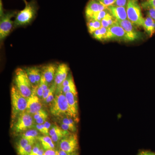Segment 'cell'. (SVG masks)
Returning <instances> with one entry per match:
<instances>
[{"label": "cell", "instance_id": "42", "mask_svg": "<svg viewBox=\"0 0 155 155\" xmlns=\"http://www.w3.org/2000/svg\"><path fill=\"white\" fill-rule=\"evenodd\" d=\"M58 155H79L78 152L73 153H68L59 149L58 150Z\"/></svg>", "mask_w": 155, "mask_h": 155}, {"label": "cell", "instance_id": "36", "mask_svg": "<svg viewBox=\"0 0 155 155\" xmlns=\"http://www.w3.org/2000/svg\"><path fill=\"white\" fill-rule=\"evenodd\" d=\"M128 0H116L114 4V5L118 7H123L126 8Z\"/></svg>", "mask_w": 155, "mask_h": 155}, {"label": "cell", "instance_id": "44", "mask_svg": "<svg viewBox=\"0 0 155 155\" xmlns=\"http://www.w3.org/2000/svg\"><path fill=\"white\" fill-rule=\"evenodd\" d=\"M51 90V86L49 87L48 88V89L47 90H46L44 92L43 95L42 99L44 101H45L46 99L47 98L48 95L49 94L50 91Z\"/></svg>", "mask_w": 155, "mask_h": 155}, {"label": "cell", "instance_id": "18", "mask_svg": "<svg viewBox=\"0 0 155 155\" xmlns=\"http://www.w3.org/2000/svg\"><path fill=\"white\" fill-rule=\"evenodd\" d=\"M142 26L150 37L153 36L155 32V22L151 18L148 16L145 18Z\"/></svg>", "mask_w": 155, "mask_h": 155}, {"label": "cell", "instance_id": "20", "mask_svg": "<svg viewBox=\"0 0 155 155\" xmlns=\"http://www.w3.org/2000/svg\"><path fill=\"white\" fill-rule=\"evenodd\" d=\"M39 131L36 129H30L21 134V137L31 142L36 141L40 136Z\"/></svg>", "mask_w": 155, "mask_h": 155}, {"label": "cell", "instance_id": "24", "mask_svg": "<svg viewBox=\"0 0 155 155\" xmlns=\"http://www.w3.org/2000/svg\"><path fill=\"white\" fill-rule=\"evenodd\" d=\"M26 72L28 79L34 87H37L38 85L37 84L35 73V67H28L24 69Z\"/></svg>", "mask_w": 155, "mask_h": 155}, {"label": "cell", "instance_id": "14", "mask_svg": "<svg viewBox=\"0 0 155 155\" xmlns=\"http://www.w3.org/2000/svg\"><path fill=\"white\" fill-rule=\"evenodd\" d=\"M71 133L70 131L64 130L57 125H52L49 131V135L55 145L58 144L62 139Z\"/></svg>", "mask_w": 155, "mask_h": 155}, {"label": "cell", "instance_id": "46", "mask_svg": "<svg viewBox=\"0 0 155 155\" xmlns=\"http://www.w3.org/2000/svg\"><path fill=\"white\" fill-rule=\"evenodd\" d=\"M22 1H23V2H24L25 3V4H26L27 3H28L27 2V1H26V0H22Z\"/></svg>", "mask_w": 155, "mask_h": 155}, {"label": "cell", "instance_id": "16", "mask_svg": "<svg viewBox=\"0 0 155 155\" xmlns=\"http://www.w3.org/2000/svg\"><path fill=\"white\" fill-rule=\"evenodd\" d=\"M110 14L116 20H123L127 19L126 8L118 7L112 5L107 7Z\"/></svg>", "mask_w": 155, "mask_h": 155}, {"label": "cell", "instance_id": "13", "mask_svg": "<svg viewBox=\"0 0 155 155\" xmlns=\"http://www.w3.org/2000/svg\"><path fill=\"white\" fill-rule=\"evenodd\" d=\"M107 8V7L102 4L99 0H90L85 9V15L88 19L97 12L104 11Z\"/></svg>", "mask_w": 155, "mask_h": 155}, {"label": "cell", "instance_id": "8", "mask_svg": "<svg viewBox=\"0 0 155 155\" xmlns=\"http://www.w3.org/2000/svg\"><path fill=\"white\" fill-rule=\"evenodd\" d=\"M58 145L59 149L67 152H78L79 146L77 134L71 133L66 136L61 140Z\"/></svg>", "mask_w": 155, "mask_h": 155}, {"label": "cell", "instance_id": "35", "mask_svg": "<svg viewBox=\"0 0 155 155\" xmlns=\"http://www.w3.org/2000/svg\"><path fill=\"white\" fill-rule=\"evenodd\" d=\"M48 115L47 113L44 110H43L41 109L40 110L38 111L35 114L32 115V117H33V119H34L35 121V120L38 119V118H40L41 116H45V115Z\"/></svg>", "mask_w": 155, "mask_h": 155}, {"label": "cell", "instance_id": "6", "mask_svg": "<svg viewBox=\"0 0 155 155\" xmlns=\"http://www.w3.org/2000/svg\"><path fill=\"white\" fill-rule=\"evenodd\" d=\"M127 19L134 26H142L144 21L141 8L137 1L128 0L127 7Z\"/></svg>", "mask_w": 155, "mask_h": 155}, {"label": "cell", "instance_id": "37", "mask_svg": "<svg viewBox=\"0 0 155 155\" xmlns=\"http://www.w3.org/2000/svg\"><path fill=\"white\" fill-rule=\"evenodd\" d=\"M40 84L41 85L44 91H45L48 89L51 85H50L46 81L45 79L41 75V80L40 83Z\"/></svg>", "mask_w": 155, "mask_h": 155}, {"label": "cell", "instance_id": "47", "mask_svg": "<svg viewBox=\"0 0 155 155\" xmlns=\"http://www.w3.org/2000/svg\"><path fill=\"white\" fill-rule=\"evenodd\" d=\"M134 1H137V0H134Z\"/></svg>", "mask_w": 155, "mask_h": 155}, {"label": "cell", "instance_id": "45", "mask_svg": "<svg viewBox=\"0 0 155 155\" xmlns=\"http://www.w3.org/2000/svg\"><path fill=\"white\" fill-rule=\"evenodd\" d=\"M139 155H155V153L149 151H143L140 153Z\"/></svg>", "mask_w": 155, "mask_h": 155}, {"label": "cell", "instance_id": "19", "mask_svg": "<svg viewBox=\"0 0 155 155\" xmlns=\"http://www.w3.org/2000/svg\"><path fill=\"white\" fill-rule=\"evenodd\" d=\"M38 140L40 142L45 150L55 149V144L48 135L40 136Z\"/></svg>", "mask_w": 155, "mask_h": 155}, {"label": "cell", "instance_id": "15", "mask_svg": "<svg viewBox=\"0 0 155 155\" xmlns=\"http://www.w3.org/2000/svg\"><path fill=\"white\" fill-rule=\"evenodd\" d=\"M69 68L67 64H61L58 65L55 76L54 83L57 87L63 83L69 74Z\"/></svg>", "mask_w": 155, "mask_h": 155}, {"label": "cell", "instance_id": "31", "mask_svg": "<svg viewBox=\"0 0 155 155\" xmlns=\"http://www.w3.org/2000/svg\"><path fill=\"white\" fill-rule=\"evenodd\" d=\"M141 6L143 8L146 10L150 8L155 9V0H147L142 3Z\"/></svg>", "mask_w": 155, "mask_h": 155}, {"label": "cell", "instance_id": "5", "mask_svg": "<svg viewBox=\"0 0 155 155\" xmlns=\"http://www.w3.org/2000/svg\"><path fill=\"white\" fill-rule=\"evenodd\" d=\"M17 12L16 11H9L4 13L1 12L0 21V40L2 41L8 36L14 28V21L11 19L16 17Z\"/></svg>", "mask_w": 155, "mask_h": 155}, {"label": "cell", "instance_id": "34", "mask_svg": "<svg viewBox=\"0 0 155 155\" xmlns=\"http://www.w3.org/2000/svg\"><path fill=\"white\" fill-rule=\"evenodd\" d=\"M35 80L38 85L40 83L41 78V69L38 67H35Z\"/></svg>", "mask_w": 155, "mask_h": 155}, {"label": "cell", "instance_id": "29", "mask_svg": "<svg viewBox=\"0 0 155 155\" xmlns=\"http://www.w3.org/2000/svg\"><path fill=\"white\" fill-rule=\"evenodd\" d=\"M56 88H57V85L54 82V83L51 85V91H50L47 98L45 101L46 103L49 104V103L52 102L55 96L54 95V94H55Z\"/></svg>", "mask_w": 155, "mask_h": 155}, {"label": "cell", "instance_id": "25", "mask_svg": "<svg viewBox=\"0 0 155 155\" xmlns=\"http://www.w3.org/2000/svg\"><path fill=\"white\" fill-rule=\"evenodd\" d=\"M31 142H32L29 141L26 139L21 137L16 143V150H17V153L21 151L24 148Z\"/></svg>", "mask_w": 155, "mask_h": 155}, {"label": "cell", "instance_id": "3", "mask_svg": "<svg viewBox=\"0 0 155 155\" xmlns=\"http://www.w3.org/2000/svg\"><path fill=\"white\" fill-rule=\"evenodd\" d=\"M14 84L21 94L26 98L31 95L34 87L28 79L24 69L18 68L15 72Z\"/></svg>", "mask_w": 155, "mask_h": 155}, {"label": "cell", "instance_id": "38", "mask_svg": "<svg viewBox=\"0 0 155 155\" xmlns=\"http://www.w3.org/2000/svg\"><path fill=\"white\" fill-rule=\"evenodd\" d=\"M147 10V16L151 18L155 22V9L150 8Z\"/></svg>", "mask_w": 155, "mask_h": 155}, {"label": "cell", "instance_id": "7", "mask_svg": "<svg viewBox=\"0 0 155 155\" xmlns=\"http://www.w3.org/2000/svg\"><path fill=\"white\" fill-rule=\"evenodd\" d=\"M35 125L32 115L26 110L17 117L14 125V130L16 133H22L34 127Z\"/></svg>", "mask_w": 155, "mask_h": 155}, {"label": "cell", "instance_id": "26", "mask_svg": "<svg viewBox=\"0 0 155 155\" xmlns=\"http://www.w3.org/2000/svg\"><path fill=\"white\" fill-rule=\"evenodd\" d=\"M109 13H110V12H109L108 9L107 8L105 9V10H104V11L97 12V13L92 15L91 17L89 19H87V20L93 19V20H96V21L101 22V20L106 17V15Z\"/></svg>", "mask_w": 155, "mask_h": 155}, {"label": "cell", "instance_id": "4", "mask_svg": "<svg viewBox=\"0 0 155 155\" xmlns=\"http://www.w3.org/2000/svg\"><path fill=\"white\" fill-rule=\"evenodd\" d=\"M11 100L12 104V118H17L19 114L26 110L27 98L23 96L15 85L11 88Z\"/></svg>", "mask_w": 155, "mask_h": 155}, {"label": "cell", "instance_id": "11", "mask_svg": "<svg viewBox=\"0 0 155 155\" xmlns=\"http://www.w3.org/2000/svg\"><path fill=\"white\" fill-rule=\"evenodd\" d=\"M116 22L124 29L125 32L127 33L129 41H133L138 38L139 34L138 31L134 27V25L128 19L116 20Z\"/></svg>", "mask_w": 155, "mask_h": 155}, {"label": "cell", "instance_id": "21", "mask_svg": "<svg viewBox=\"0 0 155 155\" xmlns=\"http://www.w3.org/2000/svg\"><path fill=\"white\" fill-rule=\"evenodd\" d=\"M108 33V28L101 27L96 31L92 35L94 38L100 41L106 40Z\"/></svg>", "mask_w": 155, "mask_h": 155}, {"label": "cell", "instance_id": "41", "mask_svg": "<svg viewBox=\"0 0 155 155\" xmlns=\"http://www.w3.org/2000/svg\"><path fill=\"white\" fill-rule=\"evenodd\" d=\"M99 1L107 7L114 5L116 2V0H99Z\"/></svg>", "mask_w": 155, "mask_h": 155}, {"label": "cell", "instance_id": "12", "mask_svg": "<svg viewBox=\"0 0 155 155\" xmlns=\"http://www.w3.org/2000/svg\"><path fill=\"white\" fill-rule=\"evenodd\" d=\"M58 66V64L53 63L45 65L41 68L42 76L50 85L54 83Z\"/></svg>", "mask_w": 155, "mask_h": 155}, {"label": "cell", "instance_id": "39", "mask_svg": "<svg viewBox=\"0 0 155 155\" xmlns=\"http://www.w3.org/2000/svg\"><path fill=\"white\" fill-rule=\"evenodd\" d=\"M44 91L42 87L40 84H39L38 86L37 87L36 89V94L37 95L39 98H42L43 95L44 94Z\"/></svg>", "mask_w": 155, "mask_h": 155}, {"label": "cell", "instance_id": "32", "mask_svg": "<svg viewBox=\"0 0 155 155\" xmlns=\"http://www.w3.org/2000/svg\"><path fill=\"white\" fill-rule=\"evenodd\" d=\"M34 128H35L37 130H38L39 132L44 134L45 135H49V131L46 130L44 124H35Z\"/></svg>", "mask_w": 155, "mask_h": 155}, {"label": "cell", "instance_id": "9", "mask_svg": "<svg viewBox=\"0 0 155 155\" xmlns=\"http://www.w3.org/2000/svg\"><path fill=\"white\" fill-rule=\"evenodd\" d=\"M115 39L123 41H129L127 33L117 22L108 28L107 39Z\"/></svg>", "mask_w": 155, "mask_h": 155}, {"label": "cell", "instance_id": "43", "mask_svg": "<svg viewBox=\"0 0 155 155\" xmlns=\"http://www.w3.org/2000/svg\"><path fill=\"white\" fill-rule=\"evenodd\" d=\"M43 155H58V150L55 149L45 150Z\"/></svg>", "mask_w": 155, "mask_h": 155}, {"label": "cell", "instance_id": "28", "mask_svg": "<svg viewBox=\"0 0 155 155\" xmlns=\"http://www.w3.org/2000/svg\"><path fill=\"white\" fill-rule=\"evenodd\" d=\"M69 92H72L75 93H77L74 81V82H72V83H70L69 85L63 87L60 90V91L57 94L63 93L64 94H65Z\"/></svg>", "mask_w": 155, "mask_h": 155}, {"label": "cell", "instance_id": "22", "mask_svg": "<svg viewBox=\"0 0 155 155\" xmlns=\"http://www.w3.org/2000/svg\"><path fill=\"white\" fill-rule=\"evenodd\" d=\"M87 28L89 33L92 35L96 31L102 27L101 23L100 21L96 20L89 19L87 20Z\"/></svg>", "mask_w": 155, "mask_h": 155}, {"label": "cell", "instance_id": "33", "mask_svg": "<svg viewBox=\"0 0 155 155\" xmlns=\"http://www.w3.org/2000/svg\"><path fill=\"white\" fill-rule=\"evenodd\" d=\"M41 147L42 145L40 142L38 140L34 144L32 150H31L30 155H36Z\"/></svg>", "mask_w": 155, "mask_h": 155}, {"label": "cell", "instance_id": "23", "mask_svg": "<svg viewBox=\"0 0 155 155\" xmlns=\"http://www.w3.org/2000/svg\"><path fill=\"white\" fill-rule=\"evenodd\" d=\"M116 22V19L114 18L110 13H108L106 17L101 21L102 27L109 28Z\"/></svg>", "mask_w": 155, "mask_h": 155}, {"label": "cell", "instance_id": "30", "mask_svg": "<svg viewBox=\"0 0 155 155\" xmlns=\"http://www.w3.org/2000/svg\"><path fill=\"white\" fill-rule=\"evenodd\" d=\"M37 141V140H36ZM30 143L20 152L18 153V155H30L32 150V148L35 142Z\"/></svg>", "mask_w": 155, "mask_h": 155}, {"label": "cell", "instance_id": "40", "mask_svg": "<svg viewBox=\"0 0 155 155\" xmlns=\"http://www.w3.org/2000/svg\"><path fill=\"white\" fill-rule=\"evenodd\" d=\"M48 117V115H45V116H41L38 119L35 120V121L37 124H43L47 121L46 119H47Z\"/></svg>", "mask_w": 155, "mask_h": 155}, {"label": "cell", "instance_id": "1", "mask_svg": "<svg viewBox=\"0 0 155 155\" xmlns=\"http://www.w3.org/2000/svg\"><path fill=\"white\" fill-rule=\"evenodd\" d=\"M51 114L56 117L69 116L77 118L72 113L65 95L63 93L55 94L50 108Z\"/></svg>", "mask_w": 155, "mask_h": 155}, {"label": "cell", "instance_id": "10", "mask_svg": "<svg viewBox=\"0 0 155 155\" xmlns=\"http://www.w3.org/2000/svg\"><path fill=\"white\" fill-rule=\"evenodd\" d=\"M34 87L31 95L27 98V107L26 111L33 115L38 111L42 109V104L40 101L39 98L36 94V89Z\"/></svg>", "mask_w": 155, "mask_h": 155}, {"label": "cell", "instance_id": "27", "mask_svg": "<svg viewBox=\"0 0 155 155\" xmlns=\"http://www.w3.org/2000/svg\"><path fill=\"white\" fill-rule=\"evenodd\" d=\"M60 118H61V119H60V123L69 125L75 129V130H77L75 122L72 119V118L69 117V116H63V117H61Z\"/></svg>", "mask_w": 155, "mask_h": 155}, {"label": "cell", "instance_id": "17", "mask_svg": "<svg viewBox=\"0 0 155 155\" xmlns=\"http://www.w3.org/2000/svg\"><path fill=\"white\" fill-rule=\"evenodd\" d=\"M66 97L67 101L72 113L77 118L78 114V106L77 93L69 92L64 94Z\"/></svg>", "mask_w": 155, "mask_h": 155}, {"label": "cell", "instance_id": "2", "mask_svg": "<svg viewBox=\"0 0 155 155\" xmlns=\"http://www.w3.org/2000/svg\"><path fill=\"white\" fill-rule=\"evenodd\" d=\"M37 5L35 0H31L25 4L22 11L17 13L14 21V28L28 25L35 18L37 11Z\"/></svg>", "mask_w": 155, "mask_h": 155}]
</instances>
